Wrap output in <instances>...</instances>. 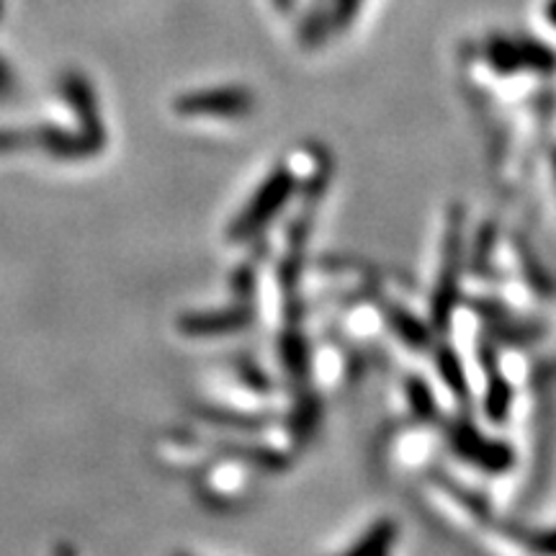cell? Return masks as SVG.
Masks as SVG:
<instances>
[{"mask_svg": "<svg viewBox=\"0 0 556 556\" xmlns=\"http://www.w3.org/2000/svg\"><path fill=\"white\" fill-rule=\"evenodd\" d=\"M554 165H556V160H554Z\"/></svg>", "mask_w": 556, "mask_h": 556, "instance_id": "obj_6", "label": "cell"}, {"mask_svg": "<svg viewBox=\"0 0 556 556\" xmlns=\"http://www.w3.org/2000/svg\"><path fill=\"white\" fill-rule=\"evenodd\" d=\"M394 533H397V526L389 523V520H381V523L374 526L371 531H368L366 536L361 539L358 544L351 548V554H356V556H379V554H384L394 544Z\"/></svg>", "mask_w": 556, "mask_h": 556, "instance_id": "obj_4", "label": "cell"}, {"mask_svg": "<svg viewBox=\"0 0 556 556\" xmlns=\"http://www.w3.org/2000/svg\"><path fill=\"white\" fill-rule=\"evenodd\" d=\"M546 16L552 24L556 26V0H548V9H546Z\"/></svg>", "mask_w": 556, "mask_h": 556, "instance_id": "obj_5", "label": "cell"}, {"mask_svg": "<svg viewBox=\"0 0 556 556\" xmlns=\"http://www.w3.org/2000/svg\"><path fill=\"white\" fill-rule=\"evenodd\" d=\"M490 65L500 73H520V70H552L554 52L541 45H523V41L497 39L490 47Z\"/></svg>", "mask_w": 556, "mask_h": 556, "instance_id": "obj_1", "label": "cell"}, {"mask_svg": "<svg viewBox=\"0 0 556 556\" xmlns=\"http://www.w3.org/2000/svg\"><path fill=\"white\" fill-rule=\"evenodd\" d=\"M477 430H464V435H458V451L462 456H467L471 464L484 469H500L510 462V451L503 443L484 441V438L475 435Z\"/></svg>", "mask_w": 556, "mask_h": 556, "instance_id": "obj_3", "label": "cell"}, {"mask_svg": "<svg viewBox=\"0 0 556 556\" xmlns=\"http://www.w3.org/2000/svg\"><path fill=\"white\" fill-rule=\"evenodd\" d=\"M291 193V176L289 173L278 170L270 176L266 184H263V189L258 191V197H255L253 206L248 208L245 217L240 219V229L242 232H253V229H258L261 222H266L268 217H274V214L281 208L283 201Z\"/></svg>", "mask_w": 556, "mask_h": 556, "instance_id": "obj_2", "label": "cell"}]
</instances>
